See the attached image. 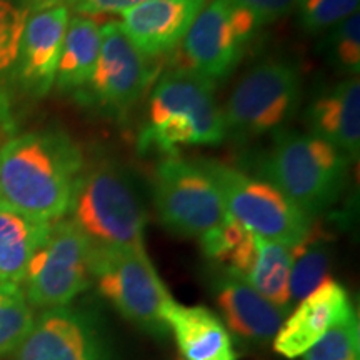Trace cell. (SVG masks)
Wrapping results in <instances>:
<instances>
[{"label":"cell","mask_w":360,"mask_h":360,"mask_svg":"<svg viewBox=\"0 0 360 360\" xmlns=\"http://www.w3.org/2000/svg\"><path fill=\"white\" fill-rule=\"evenodd\" d=\"M300 74L289 62L269 60L238 80L224 114L225 139L247 142L285 129L300 103Z\"/></svg>","instance_id":"cell-7"},{"label":"cell","mask_w":360,"mask_h":360,"mask_svg":"<svg viewBox=\"0 0 360 360\" xmlns=\"http://www.w3.org/2000/svg\"><path fill=\"white\" fill-rule=\"evenodd\" d=\"M292 247L255 236V259L245 282L283 314L292 310Z\"/></svg>","instance_id":"cell-21"},{"label":"cell","mask_w":360,"mask_h":360,"mask_svg":"<svg viewBox=\"0 0 360 360\" xmlns=\"http://www.w3.org/2000/svg\"><path fill=\"white\" fill-rule=\"evenodd\" d=\"M215 304L227 330L250 345H267L287 317L242 278L222 274L214 282Z\"/></svg>","instance_id":"cell-16"},{"label":"cell","mask_w":360,"mask_h":360,"mask_svg":"<svg viewBox=\"0 0 360 360\" xmlns=\"http://www.w3.org/2000/svg\"><path fill=\"white\" fill-rule=\"evenodd\" d=\"M167 322L184 360H237L231 332L210 309L175 302Z\"/></svg>","instance_id":"cell-18"},{"label":"cell","mask_w":360,"mask_h":360,"mask_svg":"<svg viewBox=\"0 0 360 360\" xmlns=\"http://www.w3.org/2000/svg\"><path fill=\"white\" fill-rule=\"evenodd\" d=\"M350 159L312 134L281 129L259 169L310 220L339 200L349 177Z\"/></svg>","instance_id":"cell-3"},{"label":"cell","mask_w":360,"mask_h":360,"mask_svg":"<svg viewBox=\"0 0 360 360\" xmlns=\"http://www.w3.org/2000/svg\"><path fill=\"white\" fill-rule=\"evenodd\" d=\"M25 297L37 309L69 305L92 283V245L70 220H56L35 252L25 277Z\"/></svg>","instance_id":"cell-9"},{"label":"cell","mask_w":360,"mask_h":360,"mask_svg":"<svg viewBox=\"0 0 360 360\" xmlns=\"http://www.w3.org/2000/svg\"><path fill=\"white\" fill-rule=\"evenodd\" d=\"M328 60L337 69L359 75L360 70V15L359 12L352 13L340 24L330 29L327 39Z\"/></svg>","instance_id":"cell-27"},{"label":"cell","mask_w":360,"mask_h":360,"mask_svg":"<svg viewBox=\"0 0 360 360\" xmlns=\"http://www.w3.org/2000/svg\"><path fill=\"white\" fill-rule=\"evenodd\" d=\"M233 2L247 8L257 20L259 27H262L294 12L299 0H233Z\"/></svg>","instance_id":"cell-29"},{"label":"cell","mask_w":360,"mask_h":360,"mask_svg":"<svg viewBox=\"0 0 360 360\" xmlns=\"http://www.w3.org/2000/svg\"><path fill=\"white\" fill-rule=\"evenodd\" d=\"M70 13L65 4L27 13L12 69L27 94L44 97L56 82L58 57Z\"/></svg>","instance_id":"cell-13"},{"label":"cell","mask_w":360,"mask_h":360,"mask_svg":"<svg viewBox=\"0 0 360 360\" xmlns=\"http://www.w3.org/2000/svg\"><path fill=\"white\" fill-rule=\"evenodd\" d=\"M11 2L24 8L27 12L37 11V8H45L52 6H60V4H65V0H11Z\"/></svg>","instance_id":"cell-31"},{"label":"cell","mask_w":360,"mask_h":360,"mask_svg":"<svg viewBox=\"0 0 360 360\" xmlns=\"http://www.w3.org/2000/svg\"><path fill=\"white\" fill-rule=\"evenodd\" d=\"M27 13L11 0H0V74L13 67ZM7 120V102L0 90V125H6Z\"/></svg>","instance_id":"cell-26"},{"label":"cell","mask_w":360,"mask_h":360,"mask_svg":"<svg viewBox=\"0 0 360 360\" xmlns=\"http://www.w3.org/2000/svg\"><path fill=\"white\" fill-rule=\"evenodd\" d=\"M354 314L345 287L327 278L287 314L272 340L274 350L285 359L302 357L330 328Z\"/></svg>","instance_id":"cell-14"},{"label":"cell","mask_w":360,"mask_h":360,"mask_svg":"<svg viewBox=\"0 0 360 360\" xmlns=\"http://www.w3.org/2000/svg\"><path fill=\"white\" fill-rule=\"evenodd\" d=\"M259 29L254 15L233 0H210L182 40L180 69L214 84L229 77Z\"/></svg>","instance_id":"cell-10"},{"label":"cell","mask_w":360,"mask_h":360,"mask_svg":"<svg viewBox=\"0 0 360 360\" xmlns=\"http://www.w3.org/2000/svg\"><path fill=\"white\" fill-rule=\"evenodd\" d=\"M297 11L305 32L321 34L359 12V0H299Z\"/></svg>","instance_id":"cell-28"},{"label":"cell","mask_w":360,"mask_h":360,"mask_svg":"<svg viewBox=\"0 0 360 360\" xmlns=\"http://www.w3.org/2000/svg\"><path fill=\"white\" fill-rule=\"evenodd\" d=\"M82 170V150L64 130L22 134L0 148V199L47 222L60 220Z\"/></svg>","instance_id":"cell-1"},{"label":"cell","mask_w":360,"mask_h":360,"mask_svg":"<svg viewBox=\"0 0 360 360\" xmlns=\"http://www.w3.org/2000/svg\"><path fill=\"white\" fill-rule=\"evenodd\" d=\"M304 360H360V326L357 314L337 323L312 349Z\"/></svg>","instance_id":"cell-25"},{"label":"cell","mask_w":360,"mask_h":360,"mask_svg":"<svg viewBox=\"0 0 360 360\" xmlns=\"http://www.w3.org/2000/svg\"><path fill=\"white\" fill-rule=\"evenodd\" d=\"M92 282L125 321L155 337L169 334L175 300L148 257L146 245L94 249Z\"/></svg>","instance_id":"cell-5"},{"label":"cell","mask_w":360,"mask_h":360,"mask_svg":"<svg viewBox=\"0 0 360 360\" xmlns=\"http://www.w3.org/2000/svg\"><path fill=\"white\" fill-rule=\"evenodd\" d=\"M101 45V27L92 17H70L53 82L60 92L72 94L74 97L82 92L96 70Z\"/></svg>","instance_id":"cell-20"},{"label":"cell","mask_w":360,"mask_h":360,"mask_svg":"<svg viewBox=\"0 0 360 360\" xmlns=\"http://www.w3.org/2000/svg\"><path fill=\"white\" fill-rule=\"evenodd\" d=\"M51 224L0 199V282H24L27 267L47 238Z\"/></svg>","instance_id":"cell-19"},{"label":"cell","mask_w":360,"mask_h":360,"mask_svg":"<svg viewBox=\"0 0 360 360\" xmlns=\"http://www.w3.org/2000/svg\"><path fill=\"white\" fill-rule=\"evenodd\" d=\"M310 134L339 148L350 160L360 152V82L359 75L342 80L322 94L305 112Z\"/></svg>","instance_id":"cell-17"},{"label":"cell","mask_w":360,"mask_h":360,"mask_svg":"<svg viewBox=\"0 0 360 360\" xmlns=\"http://www.w3.org/2000/svg\"><path fill=\"white\" fill-rule=\"evenodd\" d=\"M222 197L227 214L267 240L295 247L309 236L312 220L276 186L212 159L195 162Z\"/></svg>","instance_id":"cell-6"},{"label":"cell","mask_w":360,"mask_h":360,"mask_svg":"<svg viewBox=\"0 0 360 360\" xmlns=\"http://www.w3.org/2000/svg\"><path fill=\"white\" fill-rule=\"evenodd\" d=\"M205 4L207 0H146L120 12V25L142 56L159 58L177 49Z\"/></svg>","instance_id":"cell-15"},{"label":"cell","mask_w":360,"mask_h":360,"mask_svg":"<svg viewBox=\"0 0 360 360\" xmlns=\"http://www.w3.org/2000/svg\"><path fill=\"white\" fill-rule=\"evenodd\" d=\"M180 360H184V359H180Z\"/></svg>","instance_id":"cell-32"},{"label":"cell","mask_w":360,"mask_h":360,"mask_svg":"<svg viewBox=\"0 0 360 360\" xmlns=\"http://www.w3.org/2000/svg\"><path fill=\"white\" fill-rule=\"evenodd\" d=\"M102 45L92 79L75 98L101 114L120 119L141 101L154 79L150 58L130 42L120 22L101 27Z\"/></svg>","instance_id":"cell-11"},{"label":"cell","mask_w":360,"mask_h":360,"mask_svg":"<svg viewBox=\"0 0 360 360\" xmlns=\"http://www.w3.org/2000/svg\"><path fill=\"white\" fill-rule=\"evenodd\" d=\"M70 222L94 249L143 245L147 212L132 180L109 159H97L75 184Z\"/></svg>","instance_id":"cell-4"},{"label":"cell","mask_w":360,"mask_h":360,"mask_svg":"<svg viewBox=\"0 0 360 360\" xmlns=\"http://www.w3.org/2000/svg\"><path fill=\"white\" fill-rule=\"evenodd\" d=\"M292 274H290V300L292 307L305 299L327 281L330 252L326 237L310 229L309 236L299 245L292 247Z\"/></svg>","instance_id":"cell-23"},{"label":"cell","mask_w":360,"mask_h":360,"mask_svg":"<svg viewBox=\"0 0 360 360\" xmlns=\"http://www.w3.org/2000/svg\"><path fill=\"white\" fill-rule=\"evenodd\" d=\"M146 0H65L69 11H74L77 15H101V13L122 12Z\"/></svg>","instance_id":"cell-30"},{"label":"cell","mask_w":360,"mask_h":360,"mask_svg":"<svg viewBox=\"0 0 360 360\" xmlns=\"http://www.w3.org/2000/svg\"><path fill=\"white\" fill-rule=\"evenodd\" d=\"M152 193L160 222L175 236L200 238L227 217L222 197L195 162L167 155L155 165Z\"/></svg>","instance_id":"cell-8"},{"label":"cell","mask_w":360,"mask_h":360,"mask_svg":"<svg viewBox=\"0 0 360 360\" xmlns=\"http://www.w3.org/2000/svg\"><path fill=\"white\" fill-rule=\"evenodd\" d=\"M32 305L19 283L0 282V359L15 354L34 326Z\"/></svg>","instance_id":"cell-24"},{"label":"cell","mask_w":360,"mask_h":360,"mask_svg":"<svg viewBox=\"0 0 360 360\" xmlns=\"http://www.w3.org/2000/svg\"><path fill=\"white\" fill-rule=\"evenodd\" d=\"M204 254L242 281L249 276L255 259V236L227 214L220 225L199 238Z\"/></svg>","instance_id":"cell-22"},{"label":"cell","mask_w":360,"mask_h":360,"mask_svg":"<svg viewBox=\"0 0 360 360\" xmlns=\"http://www.w3.org/2000/svg\"><path fill=\"white\" fill-rule=\"evenodd\" d=\"M214 85L212 80L180 67L165 72L152 90L139 148L175 155L180 146L222 143L224 114L215 101Z\"/></svg>","instance_id":"cell-2"},{"label":"cell","mask_w":360,"mask_h":360,"mask_svg":"<svg viewBox=\"0 0 360 360\" xmlns=\"http://www.w3.org/2000/svg\"><path fill=\"white\" fill-rule=\"evenodd\" d=\"M15 360H114L101 322L84 309L56 307L35 319Z\"/></svg>","instance_id":"cell-12"}]
</instances>
